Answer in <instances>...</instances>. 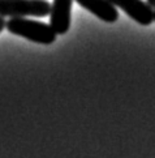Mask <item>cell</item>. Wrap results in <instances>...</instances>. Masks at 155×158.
I'll return each instance as SVG.
<instances>
[{
    "label": "cell",
    "instance_id": "8",
    "mask_svg": "<svg viewBox=\"0 0 155 158\" xmlns=\"http://www.w3.org/2000/svg\"><path fill=\"white\" fill-rule=\"evenodd\" d=\"M154 21H155V9H154Z\"/></svg>",
    "mask_w": 155,
    "mask_h": 158
},
{
    "label": "cell",
    "instance_id": "4",
    "mask_svg": "<svg viewBox=\"0 0 155 158\" xmlns=\"http://www.w3.org/2000/svg\"><path fill=\"white\" fill-rule=\"evenodd\" d=\"M73 0H54L50 8V26L56 34L63 35L70 27Z\"/></svg>",
    "mask_w": 155,
    "mask_h": 158
},
{
    "label": "cell",
    "instance_id": "2",
    "mask_svg": "<svg viewBox=\"0 0 155 158\" xmlns=\"http://www.w3.org/2000/svg\"><path fill=\"white\" fill-rule=\"evenodd\" d=\"M50 8L47 0H0L2 17H46Z\"/></svg>",
    "mask_w": 155,
    "mask_h": 158
},
{
    "label": "cell",
    "instance_id": "6",
    "mask_svg": "<svg viewBox=\"0 0 155 158\" xmlns=\"http://www.w3.org/2000/svg\"><path fill=\"white\" fill-rule=\"evenodd\" d=\"M5 22H7V21L4 20V17H2V16H0V33H2V31L5 29Z\"/></svg>",
    "mask_w": 155,
    "mask_h": 158
},
{
    "label": "cell",
    "instance_id": "7",
    "mask_svg": "<svg viewBox=\"0 0 155 158\" xmlns=\"http://www.w3.org/2000/svg\"><path fill=\"white\" fill-rule=\"evenodd\" d=\"M146 3H147L149 5H150L151 8H154V9H155V0H147Z\"/></svg>",
    "mask_w": 155,
    "mask_h": 158
},
{
    "label": "cell",
    "instance_id": "3",
    "mask_svg": "<svg viewBox=\"0 0 155 158\" xmlns=\"http://www.w3.org/2000/svg\"><path fill=\"white\" fill-rule=\"evenodd\" d=\"M140 25L149 26L154 21V8L143 0H108Z\"/></svg>",
    "mask_w": 155,
    "mask_h": 158
},
{
    "label": "cell",
    "instance_id": "1",
    "mask_svg": "<svg viewBox=\"0 0 155 158\" xmlns=\"http://www.w3.org/2000/svg\"><path fill=\"white\" fill-rule=\"evenodd\" d=\"M5 29L14 35L41 44L54 43L58 35L48 24L26 17H10L5 22Z\"/></svg>",
    "mask_w": 155,
    "mask_h": 158
},
{
    "label": "cell",
    "instance_id": "5",
    "mask_svg": "<svg viewBox=\"0 0 155 158\" xmlns=\"http://www.w3.org/2000/svg\"><path fill=\"white\" fill-rule=\"evenodd\" d=\"M84 9L89 10L99 20L108 24H113L119 19V12L116 7L108 0H76Z\"/></svg>",
    "mask_w": 155,
    "mask_h": 158
}]
</instances>
